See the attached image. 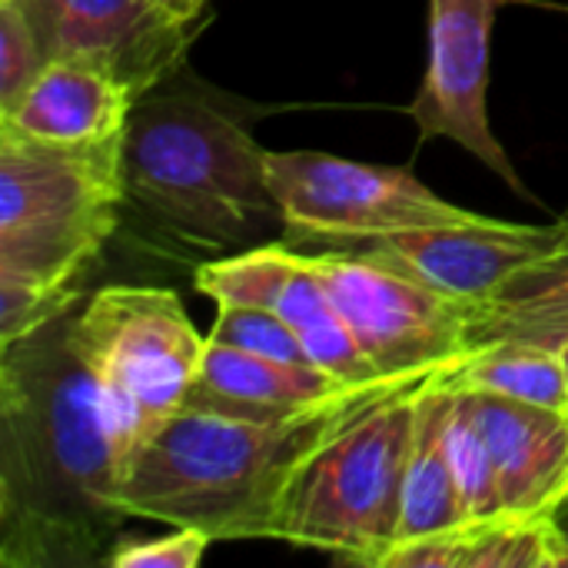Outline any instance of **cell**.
Returning a JSON list of instances; mask_svg holds the SVG:
<instances>
[{"label": "cell", "instance_id": "1", "mask_svg": "<svg viewBox=\"0 0 568 568\" xmlns=\"http://www.w3.org/2000/svg\"><path fill=\"white\" fill-rule=\"evenodd\" d=\"M150 433L67 343V316L0 346V566H106L130 516L126 463Z\"/></svg>", "mask_w": 568, "mask_h": 568}, {"label": "cell", "instance_id": "2", "mask_svg": "<svg viewBox=\"0 0 568 568\" xmlns=\"http://www.w3.org/2000/svg\"><path fill=\"white\" fill-rule=\"evenodd\" d=\"M423 379L366 383L283 423L176 409L133 449L120 486L130 519L200 529L213 542H273L280 503L310 456L383 396Z\"/></svg>", "mask_w": 568, "mask_h": 568}, {"label": "cell", "instance_id": "3", "mask_svg": "<svg viewBox=\"0 0 568 568\" xmlns=\"http://www.w3.org/2000/svg\"><path fill=\"white\" fill-rule=\"evenodd\" d=\"M126 200L190 243H240L280 210L250 120L206 87H153L123 133Z\"/></svg>", "mask_w": 568, "mask_h": 568}, {"label": "cell", "instance_id": "4", "mask_svg": "<svg viewBox=\"0 0 568 568\" xmlns=\"http://www.w3.org/2000/svg\"><path fill=\"white\" fill-rule=\"evenodd\" d=\"M123 200V136L60 146L0 130V276L80 290Z\"/></svg>", "mask_w": 568, "mask_h": 568}, {"label": "cell", "instance_id": "5", "mask_svg": "<svg viewBox=\"0 0 568 568\" xmlns=\"http://www.w3.org/2000/svg\"><path fill=\"white\" fill-rule=\"evenodd\" d=\"M429 379L383 396L310 456L280 503L273 542L386 568L399 546L416 403Z\"/></svg>", "mask_w": 568, "mask_h": 568}, {"label": "cell", "instance_id": "6", "mask_svg": "<svg viewBox=\"0 0 568 568\" xmlns=\"http://www.w3.org/2000/svg\"><path fill=\"white\" fill-rule=\"evenodd\" d=\"M310 263L379 376L429 379L473 356V303L353 246L310 253Z\"/></svg>", "mask_w": 568, "mask_h": 568}, {"label": "cell", "instance_id": "7", "mask_svg": "<svg viewBox=\"0 0 568 568\" xmlns=\"http://www.w3.org/2000/svg\"><path fill=\"white\" fill-rule=\"evenodd\" d=\"M77 359L153 429L183 409L200 373L206 336L196 333L180 296L163 286H106L67 316Z\"/></svg>", "mask_w": 568, "mask_h": 568}, {"label": "cell", "instance_id": "8", "mask_svg": "<svg viewBox=\"0 0 568 568\" xmlns=\"http://www.w3.org/2000/svg\"><path fill=\"white\" fill-rule=\"evenodd\" d=\"M266 180L290 233L346 246L403 230L483 220L433 193L406 166H376L316 150H266Z\"/></svg>", "mask_w": 568, "mask_h": 568}, {"label": "cell", "instance_id": "9", "mask_svg": "<svg viewBox=\"0 0 568 568\" xmlns=\"http://www.w3.org/2000/svg\"><path fill=\"white\" fill-rule=\"evenodd\" d=\"M506 0H429V60L406 106L423 140L446 136L532 200L489 123V47Z\"/></svg>", "mask_w": 568, "mask_h": 568}, {"label": "cell", "instance_id": "10", "mask_svg": "<svg viewBox=\"0 0 568 568\" xmlns=\"http://www.w3.org/2000/svg\"><path fill=\"white\" fill-rule=\"evenodd\" d=\"M196 290L216 306H260L273 310L306 346L313 366L333 373L349 386L379 383L376 366L363 356L326 286L320 283L310 253L283 243L246 250L196 270Z\"/></svg>", "mask_w": 568, "mask_h": 568}, {"label": "cell", "instance_id": "11", "mask_svg": "<svg viewBox=\"0 0 568 568\" xmlns=\"http://www.w3.org/2000/svg\"><path fill=\"white\" fill-rule=\"evenodd\" d=\"M47 60L110 70L140 100L170 80L206 17L170 20L153 0H20Z\"/></svg>", "mask_w": 568, "mask_h": 568}, {"label": "cell", "instance_id": "12", "mask_svg": "<svg viewBox=\"0 0 568 568\" xmlns=\"http://www.w3.org/2000/svg\"><path fill=\"white\" fill-rule=\"evenodd\" d=\"M562 243H568V213L549 226L483 216L476 223L403 230L349 246L423 280L446 296L483 306L509 276L556 253Z\"/></svg>", "mask_w": 568, "mask_h": 568}, {"label": "cell", "instance_id": "13", "mask_svg": "<svg viewBox=\"0 0 568 568\" xmlns=\"http://www.w3.org/2000/svg\"><path fill=\"white\" fill-rule=\"evenodd\" d=\"M459 393L493 453L506 516L556 519L568 503V413L469 386Z\"/></svg>", "mask_w": 568, "mask_h": 568}, {"label": "cell", "instance_id": "14", "mask_svg": "<svg viewBox=\"0 0 568 568\" xmlns=\"http://www.w3.org/2000/svg\"><path fill=\"white\" fill-rule=\"evenodd\" d=\"M353 389L359 386H349L320 366L263 359L206 339V353L183 399V409L216 413L246 423H283L320 409Z\"/></svg>", "mask_w": 568, "mask_h": 568}, {"label": "cell", "instance_id": "15", "mask_svg": "<svg viewBox=\"0 0 568 568\" xmlns=\"http://www.w3.org/2000/svg\"><path fill=\"white\" fill-rule=\"evenodd\" d=\"M133 90L110 70L80 60H47L23 97L0 110V130L37 143L83 146L126 133Z\"/></svg>", "mask_w": 568, "mask_h": 568}, {"label": "cell", "instance_id": "16", "mask_svg": "<svg viewBox=\"0 0 568 568\" xmlns=\"http://www.w3.org/2000/svg\"><path fill=\"white\" fill-rule=\"evenodd\" d=\"M449 369L436 373L423 389L416 403V436L413 453L406 466V486H403V519H399V546L446 536L456 529H466V506L459 496L456 473L446 456V413H449ZM396 546V549H399Z\"/></svg>", "mask_w": 568, "mask_h": 568}, {"label": "cell", "instance_id": "17", "mask_svg": "<svg viewBox=\"0 0 568 568\" xmlns=\"http://www.w3.org/2000/svg\"><path fill=\"white\" fill-rule=\"evenodd\" d=\"M386 568H568L556 519H499L399 546Z\"/></svg>", "mask_w": 568, "mask_h": 568}, {"label": "cell", "instance_id": "18", "mask_svg": "<svg viewBox=\"0 0 568 568\" xmlns=\"http://www.w3.org/2000/svg\"><path fill=\"white\" fill-rule=\"evenodd\" d=\"M568 329V243L509 276L473 316V353L493 343L549 346Z\"/></svg>", "mask_w": 568, "mask_h": 568}, {"label": "cell", "instance_id": "19", "mask_svg": "<svg viewBox=\"0 0 568 568\" xmlns=\"http://www.w3.org/2000/svg\"><path fill=\"white\" fill-rule=\"evenodd\" d=\"M453 383L568 413V369L556 349L536 343H493L453 369Z\"/></svg>", "mask_w": 568, "mask_h": 568}, {"label": "cell", "instance_id": "20", "mask_svg": "<svg viewBox=\"0 0 568 568\" xmlns=\"http://www.w3.org/2000/svg\"><path fill=\"white\" fill-rule=\"evenodd\" d=\"M449 386H453V393H449V413H446L443 439H446L449 466H453L456 483H459L466 519H469V526L509 519L506 506H503V493H499L496 463H493V453L479 433V423L473 419V413H469L459 386L453 383V376H449Z\"/></svg>", "mask_w": 568, "mask_h": 568}, {"label": "cell", "instance_id": "21", "mask_svg": "<svg viewBox=\"0 0 568 568\" xmlns=\"http://www.w3.org/2000/svg\"><path fill=\"white\" fill-rule=\"evenodd\" d=\"M210 343L243 349L263 359H280V363H296V366H313L306 346L300 336L273 313L260 306H220L216 323L206 336Z\"/></svg>", "mask_w": 568, "mask_h": 568}, {"label": "cell", "instance_id": "22", "mask_svg": "<svg viewBox=\"0 0 568 568\" xmlns=\"http://www.w3.org/2000/svg\"><path fill=\"white\" fill-rule=\"evenodd\" d=\"M80 303V290H40L10 276H0V346L20 343L43 326L70 316Z\"/></svg>", "mask_w": 568, "mask_h": 568}, {"label": "cell", "instance_id": "23", "mask_svg": "<svg viewBox=\"0 0 568 568\" xmlns=\"http://www.w3.org/2000/svg\"><path fill=\"white\" fill-rule=\"evenodd\" d=\"M47 67V53L20 0H0V110L13 106Z\"/></svg>", "mask_w": 568, "mask_h": 568}, {"label": "cell", "instance_id": "24", "mask_svg": "<svg viewBox=\"0 0 568 568\" xmlns=\"http://www.w3.org/2000/svg\"><path fill=\"white\" fill-rule=\"evenodd\" d=\"M213 539L200 529H173L160 539H120L110 556V568H196L203 562Z\"/></svg>", "mask_w": 568, "mask_h": 568}, {"label": "cell", "instance_id": "25", "mask_svg": "<svg viewBox=\"0 0 568 568\" xmlns=\"http://www.w3.org/2000/svg\"><path fill=\"white\" fill-rule=\"evenodd\" d=\"M206 3H210V0H160V10H163L170 20H176V23H193V20L203 17Z\"/></svg>", "mask_w": 568, "mask_h": 568}, {"label": "cell", "instance_id": "26", "mask_svg": "<svg viewBox=\"0 0 568 568\" xmlns=\"http://www.w3.org/2000/svg\"><path fill=\"white\" fill-rule=\"evenodd\" d=\"M546 349H556V353L562 356V363H566V369H568V329H562L559 336H552V343H549Z\"/></svg>", "mask_w": 568, "mask_h": 568}, {"label": "cell", "instance_id": "27", "mask_svg": "<svg viewBox=\"0 0 568 568\" xmlns=\"http://www.w3.org/2000/svg\"><path fill=\"white\" fill-rule=\"evenodd\" d=\"M556 526H559V532L566 536V542H568V503L556 513Z\"/></svg>", "mask_w": 568, "mask_h": 568}, {"label": "cell", "instance_id": "28", "mask_svg": "<svg viewBox=\"0 0 568 568\" xmlns=\"http://www.w3.org/2000/svg\"><path fill=\"white\" fill-rule=\"evenodd\" d=\"M153 3H160V0H153Z\"/></svg>", "mask_w": 568, "mask_h": 568}]
</instances>
